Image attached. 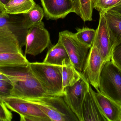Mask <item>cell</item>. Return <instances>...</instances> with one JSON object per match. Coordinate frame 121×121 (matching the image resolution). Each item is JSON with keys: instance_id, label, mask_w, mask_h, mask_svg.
Here are the masks:
<instances>
[{"instance_id": "cell-1", "label": "cell", "mask_w": 121, "mask_h": 121, "mask_svg": "<svg viewBox=\"0 0 121 121\" xmlns=\"http://www.w3.org/2000/svg\"><path fill=\"white\" fill-rule=\"evenodd\" d=\"M13 85L11 97L25 99L50 96L43 89L29 66L0 67Z\"/></svg>"}, {"instance_id": "cell-2", "label": "cell", "mask_w": 121, "mask_h": 121, "mask_svg": "<svg viewBox=\"0 0 121 121\" xmlns=\"http://www.w3.org/2000/svg\"><path fill=\"white\" fill-rule=\"evenodd\" d=\"M32 73L43 89L51 96H63L62 65L44 62L29 63Z\"/></svg>"}, {"instance_id": "cell-3", "label": "cell", "mask_w": 121, "mask_h": 121, "mask_svg": "<svg viewBox=\"0 0 121 121\" xmlns=\"http://www.w3.org/2000/svg\"><path fill=\"white\" fill-rule=\"evenodd\" d=\"M99 89V92L121 106V69L111 60L102 67Z\"/></svg>"}, {"instance_id": "cell-4", "label": "cell", "mask_w": 121, "mask_h": 121, "mask_svg": "<svg viewBox=\"0 0 121 121\" xmlns=\"http://www.w3.org/2000/svg\"><path fill=\"white\" fill-rule=\"evenodd\" d=\"M36 105L51 121H79L63 97H43L26 99Z\"/></svg>"}, {"instance_id": "cell-5", "label": "cell", "mask_w": 121, "mask_h": 121, "mask_svg": "<svg viewBox=\"0 0 121 121\" xmlns=\"http://www.w3.org/2000/svg\"><path fill=\"white\" fill-rule=\"evenodd\" d=\"M59 39L65 48L70 62L77 70L82 72L90 48L80 42L75 33L68 30L60 32Z\"/></svg>"}, {"instance_id": "cell-6", "label": "cell", "mask_w": 121, "mask_h": 121, "mask_svg": "<svg viewBox=\"0 0 121 121\" xmlns=\"http://www.w3.org/2000/svg\"><path fill=\"white\" fill-rule=\"evenodd\" d=\"M7 108L18 114L21 121H51L36 105L28 100L17 97H1Z\"/></svg>"}, {"instance_id": "cell-7", "label": "cell", "mask_w": 121, "mask_h": 121, "mask_svg": "<svg viewBox=\"0 0 121 121\" xmlns=\"http://www.w3.org/2000/svg\"><path fill=\"white\" fill-rule=\"evenodd\" d=\"M52 45L49 32L45 28L44 23L42 21L28 29L24 55L25 56L27 54L36 56L46 48L49 49Z\"/></svg>"}, {"instance_id": "cell-8", "label": "cell", "mask_w": 121, "mask_h": 121, "mask_svg": "<svg viewBox=\"0 0 121 121\" xmlns=\"http://www.w3.org/2000/svg\"><path fill=\"white\" fill-rule=\"evenodd\" d=\"M90 84L84 76L73 86L64 88L63 97L70 110L79 121H84L82 106L85 95L89 89Z\"/></svg>"}, {"instance_id": "cell-9", "label": "cell", "mask_w": 121, "mask_h": 121, "mask_svg": "<svg viewBox=\"0 0 121 121\" xmlns=\"http://www.w3.org/2000/svg\"><path fill=\"white\" fill-rule=\"evenodd\" d=\"M104 64L98 48L92 45L84 64L82 72L89 83L97 92H99V77Z\"/></svg>"}, {"instance_id": "cell-10", "label": "cell", "mask_w": 121, "mask_h": 121, "mask_svg": "<svg viewBox=\"0 0 121 121\" xmlns=\"http://www.w3.org/2000/svg\"><path fill=\"white\" fill-rule=\"evenodd\" d=\"M99 14V25L92 45L98 48L104 63L111 60L112 48L104 13L100 12Z\"/></svg>"}, {"instance_id": "cell-11", "label": "cell", "mask_w": 121, "mask_h": 121, "mask_svg": "<svg viewBox=\"0 0 121 121\" xmlns=\"http://www.w3.org/2000/svg\"><path fill=\"white\" fill-rule=\"evenodd\" d=\"M47 20L64 18L75 12L74 3L70 0H40Z\"/></svg>"}, {"instance_id": "cell-12", "label": "cell", "mask_w": 121, "mask_h": 121, "mask_svg": "<svg viewBox=\"0 0 121 121\" xmlns=\"http://www.w3.org/2000/svg\"><path fill=\"white\" fill-rule=\"evenodd\" d=\"M7 27L17 38L22 49L25 46L26 37L28 31L24 23L23 18L17 15L6 13L0 16V27Z\"/></svg>"}, {"instance_id": "cell-13", "label": "cell", "mask_w": 121, "mask_h": 121, "mask_svg": "<svg viewBox=\"0 0 121 121\" xmlns=\"http://www.w3.org/2000/svg\"><path fill=\"white\" fill-rule=\"evenodd\" d=\"M94 91L90 86L85 97L82 106L84 121H108L97 102Z\"/></svg>"}, {"instance_id": "cell-14", "label": "cell", "mask_w": 121, "mask_h": 121, "mask_svg": "<svg viewBox=\"0 0 121 121\" xmlns=\"http://www.w3.org/2000/svg\"><path fill=\"white\" fill-rule=\"evenodd\" d=\"M103 13L113 49L121 43V15L112 9Z\"/></svg>"}, {"instance_id": "cell-15", "label": "cell", "mask_w": 121, "mask_h": 121, "mask_svg": "<svg viewBox=\"0 0 121 121\" xmlns=\"http://www.w3.org/2000/svg\"><path fill=\"white\" fill-rule=\"evenodd\" d=\"M97 102L108 121H121V106L99 92L94 91Z\"/></svg>"}, {"instance_id": "cell-16", "label": "cell", "mask_w": 121, "mask_h": 121, "mask_svg": "<svg viewBox=\"0 0 121 121\" xmlns=\"http://www.w3.org/2000/svg\"><path fill=\"white\" fill-rule=\"evenodd\" d=\"M22 53L14 35L6 27H0V53Z\"/></svg>"}, {"instance_id": "cell-17", "label": "cell", "mask_w": 121, "mask_h": 121, "mask_svg": "<svg viewBox=\"0 0 121 121\" xmlns=\"http://www.w3.org/2000/svg\"><path fill=\"white\" fill-rule=\"evenodd\" d=\"M65 60H70L63 44L59 39L57 43L48 49L43 62L47 64L62 65Z\"/></svg>"}, {"instance_id": "cell-18", "label": "cell", "mask_w": 121, "mask_h": 121, "mask_svg": "<svg viewBox=\"0 0 121 121\" xmlns=\"http://www.w3.org/2000/svg\"><path fill=\"white\" fill-rule=\"evenodd\" d=\"M83 76L76 69L70 60H65L62 65V77L63 88L73 86Z\"/></svg>"}, {"instance_id": "cell-19", "label": "cell", "mask_w": 121, "mask_h": 121, "mask_svg": "<svg viewBox=\"0 0 121 121\" xmlns=\"http://www.w3.org/2000/svg\"><path fill=\"white\" fill-rule=\"evenodd\" d=\"M29 61L22 53H0V67H26Z\"/></svg>"}, {"instance_id": "cell-20", "label": "cell", "mask_w": 121, "mask_h": 121, "mask_svg": "<svg viewBox=\"0 0 121 121\" xmlns=\"http://www.w3.org/2000/svg\"><path fill=\"white\" fill-rule=\"evenodd\" d=\"M35 4L34 0H10L4 8L8 14L19 15L28 13Z\"/></svg>"}, {"instance_id": "cell-21", "label": "cell", "mask_w": 121, "mask_h": 121, "mask_svg": "<svg viewBox=\"0 0 121 121\" xmlns=\"http://www.w3.org/2000/svg\"><path fill=\"white\" fill-rule=\"evenodd\" d=\"M94 0H74L75 13L84 22L92 20Z\"/></svg>"}, {"instance_id": "cell-22", "label": "cell", "mask_w": 121, "mask_h": 121, "mask_svg": "<svg viewBox=\"0 0 121 121\" xmlns=\"http://www.w3.org/2000/svg\"><path fill=\"white\" fill-rule=\"evenodd\" d=\"M22 15L25 25L29 29L33 26L39 24L42 21L44 13L43 8L35 4L30 10Z\"/></svg>"}, {"instance_id": "cell-23", "label": "cell", "mask_w": 121, "mask_h": 121, "mask_svg": "<svg viewBox=\"0 0 121 121\" xmlns=\"http://www.w3.org/2000/svg\"><path fill=\"white\" fill-rule=\"evenodd\" d=\"M77 32L75 33L77 38L82 43L91 48L95 36L96 30L84 27L76 28Z\"/></svg>"}, {"instance_id": "cell-24", "label": "cell", "mask_w": 121, "mask_h": 121, "mask_svg": "<svg viewBox=\"0 0 121 121\" xmlns=\"http://www.w3.org/2000/svg\"><path fill=\"white\" fill-rule=\"evenodd\" d=\"M121 3V0H94V8L99 12L108 10Z\"/></svg>"}, {"instance_id": "cell-25", "label": "cell", "mask_w": 121, "mask_h": 121, "mask_svg": "<svg viewBox=\"0 0 121 121\" xmlns=\"http://www.w3.org/2000/svg\"><path fill=\"white\" fill-rule=\"evenodd\" d=\"M13 85L11 82L0 80V97H11Z\"/></svg>"}, {"instance_id": "cell-26", "label": "cell", "mask_w": 121, "mask_h": 121, "mask_svg": "<svg viewBox=\"0 0 121 121\" xmlns=\"http://www.w3.org/2000/svg\"><path fill=\"white\" fill-rule=\"evenodd\" d=\"M13 114L9 110L1 97H0V121H11Z\"/></svg>"}, {"instance_id": "cell-27", "label": "cell", "mask_w": 121, "mask_h": 121, "mask_svg": "<svg viewBox=\"0 0 121 121\" xmlns=\"http://www.w3.org/2000/svg\"><path fill=\"white\" fill-rule=\"evenodd\" d=\"M111 60L121 69V43L112 49Z\"/></svg>"}, {"instance_id": "cell-28", "label": "cell", "mask_w": 121, "mask_h": 121, "mask_svg": "<svg viewBox=\"0 0 121 121\" xmlns=\"http://www.w3.org/2000/svg\"><path fill=\"white\" fill-rule=\"evenodd\" d=\"M111 9H112V10L117 11L121 15V3L114 6V7Z\"/></svg>"}, {"instance_id": "cell-29", "label": "cell", "mask_w": 121, "mask_h": 121, "mask_svg": "<svg viewBox=\"0 0 121 121\" xmlns=\"http://www.w3.org/2000/svg\"><path fill=\"white\" fill-rule=\"evenodd\" d=\"M6 13L4 7L0 4V16L4 15Z\"/></svg>"}, {"instance_id": "cell-30", "label": "cell", "mask_w": 121, "mask_h": 121, "mask_svg": "<svg viewBox=\"0 0 121 121\" xmlns=\"http://www.w3.org/2000/svg\"><path fill=\"white\" fill-rule=\"evenodd\" d=\"M0 80H4V81H9L10 82L8 78L0 72Z\"/></svg>"}, {"instance_id": "cell-31", "label": "cell", "mask_w": 121, "mask_h": 121, "mask_svg": "<svg viewBox=\"0 0 121 121\" xmlns=\"http://www.w3.org/2000/svg\"><path fill=\"white\" fill-rule=\"evenodd\" d=\"M10 0H0V4L4 7Z\"/></svg>"}, {"instance_id": "cell-32", "label": "cell", "mask_w": 121, "mask_h": 121, "mask_svg": "<svg viewBox=\"0 0 121 121\" xmlns=\"http://www.w3.org/2000/svg\"><path fill=\"white\" fill-rule=\"evenodd\" d=\"M70 0L72 1L74 3V0Z\"/></svg>"}, {"instance_id": "cell-33", "label": "cell", "mask_w": 121, "mask_h": 121, "mask_svg": "<svg viewBox=\"0 0 121 121\" xmlns=\"http://www.w3.org/2000/svg\"></svg>"}]
</instances>
